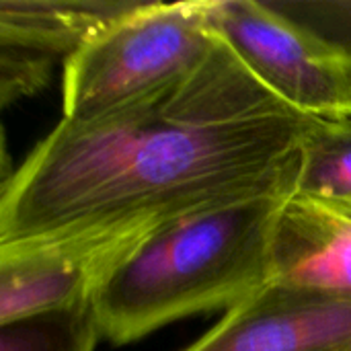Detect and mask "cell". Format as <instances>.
I'll use <instances>...</instances> for the list:
<instances>
[{
	"instance_id": "1",
	"label": "cell",
	"mask_w": 351,
	"mask_h": 351,
	"mask_svg": "<svg viewBox=\"0 0 351 351\" xmlns=\"http://www.w3.org/2000/svg\"><path fill=\"white\" fill-rule=\"evenodd\" d=\"M308 125L220 41L204 66L152 97L62 119L2 185L0 245L162 226L294 189Z\"/></svg>"
},
{
	"instance_id": "2",
	"label": "cell",
	"mask_w": 351,
	"mask_h": 351,
	"mask_svg": "<svg viewBox=\"0 0 351 351\" xmlns=\"http://www.w3.org/2000/svg\"><path fill=\"white\" fill-rule=\"evenodd\" d=\"M290 191L208 208L154 228L95 296L103 337L123 346L191 315L230 311L269 286L274 226Z\"/></svg>"
},
{
	"instance_id": "3",
	"label": "cell",
	"mask_w": 351,
	"mask_h": 351,
	"mask_svg": "<svg viewBox=\"0 0 351 351\" xmlns=\"http://www.w3.org/2000/svg\"><path fill=\"white\" fill-rule=\"evenodd\" d=\"M210 2H144L68 58L62 119H97L193 74L220 45Z\"/></svg>"
},
{
	"instance_id": "4",
	"label": "cell",
	"mask_w": 351,
	"mask_h": 351,
	"mask_svg": "<svg viewBox=\"0 0 351 351\" xmlns=\"http://www.w3.org/2000/svg\"><path fill=\"white\" fill-rule=\"evenodd\" d=\"M218 39L282 103L308 119H351V68L269 0H212Z\"/></svg>"
},
{
	"instance_id": "5",
	"label": "cell",
	"mask_w": 351,
	"mask_h": 351,
	"mask_svg": "<svg viewBox=\"0 0 351 351\" xmlns=\"http://www.w3.org/2000/svg\"><path fill=\"white\" fill-rule=\"evenodd\" d=\"M158 226L0 245V325L95 300L111 271Z\"/></svg>"
},
{
	"instance_id": "6",
	"label": "cell",
	"mask_w": 351,
	"mask_h": 351,
	"mask_svg": "<svg viewBox=\"0 0 351 351\" xmlns=\"http://www.w3.org/2000/svg\"><path fill=\"white\" fill-rule=\"evenodd\" d=\"M185 351H351V302L269 284Z\"/></svg>"
},
{
	"instance_id": "7",
	"label": "cell",
	"mask_w": 351,
	"mask_h": 351,
	"mask_svg": "<svg viewBox=\"0 0 351 351\" xmlns=\"http://www.w3.org/2000/svg\"><path fill=\"white\" fill-rule=\"evenodd\" d=\"M271 284L351 302V206L292 189L274 226Z\"/></svg>"
},
{
	"instance_id": "8",
	"label": "cell",
	"mask_w": 351,
	"mask_h": 351,
	"mask_svg": "<svg viewBox=\"0 0 351 351\" xmlns=\"http://www.w3.org/2000/svg\"><path fill=\"white\" fill-rule=\"evenodd\" d=\"M142 4L132 0H0V45L66 62Z\"/></svg>"
},
{
	"instance_id": "9",
	"label": "cell",
	"mask_w": 351,
	"mask_h": 351,
	"mask_svg": "<svg viewBox=\"0 0 351 351\" xmlns=\"http://www.w3.org/2000/svg\"><path fill=\"white\" fill-rule=\"evenodd\" d=\"M296 189L351 206V119H311Z\"/></svg>"
},
{
	"instance_id": "10",
	"label": "cell",
	"mask_w": 351,
	"mask_h": 351,
	"mask_svg": "<svg viewBox=\"0 0 351 351\" xmlns=\"http://www.w3.org/2000/svg\"><path fill=\"white\" fill-rule=\"evenodd\" d=\"M101 335L90 300L0 325V351H95Z\"/></svg>"
},
{
	"instance_id": "11",
	"label": "cell",
	"mask_w": 351,
	"mask_h": 351,
	"mask_svg": "<svg viewBox=\"0 0 351 351\" xmlns=\"http://www.w3.org/2000/svg\"><path fill=\"white\" fill-rule=\"evenodd\" d=\"M269 2L276 10L313 33L331 53H335L351 68V0Z\"/></svg>"
},
{
	"instance_id": "12",
	"label": "cell",
	"mask_w": 351,
	"mask_h": 351,
	"mask_svg": "<svg viewBox=\"0 0 351 351\" xmlns=\"http://www.w3.org/2000/svg\"><path fill=\"white\" fill-rule=\"evenodd\" d=\"M56 60L31 49L0 45V99L6 107L8 103L35 95L41 90L51 76Z\"/></svg>"
}]
</instances>
